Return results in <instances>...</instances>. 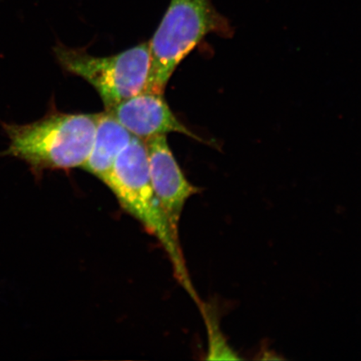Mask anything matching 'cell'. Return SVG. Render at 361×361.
I'll return each instance as SVG.
<instances>
[{
    "instance_id": "6da1fadb",
    "label": "cell",
    "mask_w": 361,
    "mask_h": 361,
    "mask_svg": "<svg viewBox=\"0 0 361 361\" xmlns=\"http://www.w3.org/2000/svg\"><path fill=\"white\" fill-rule=\"evenodd\" d=\"M98 114L52 110L35 123H1L10 147L0 157L19 158L35 176L47 170L82 168L92 150Z\"/></svg>"
},
{
    "instance_id": "7a4b0ae2",
    "label": "cell",
    "mask_w": 361,
    "mask_h": 361,
    "mask_svg": "<svg viewBox=\"0 0 361 361\" xmlns=\"http://www.w3.org/2000/svg\"><path fill=\"white\" fill-rule=\"evenodd\" d=\"M104 183L114 193L123 209L159 241L173 264L175 276L197 302L185 264L179 236L171 229L153 189L143 140L133 135L128 146L117 157Z\"/></svg>"
},
{
    "instance_id": "3957f363",
    "label": "cell",
    "mask_w": 361,
    "mask_h": 361,
    "mask_svg": "<svg viewBox=\"0 0 361 361\" xmlns=\"http://www.w3.org/2000/svg\"><path fill=\"white\" fill-rule=\"evenodd\" d=\"M230 37L229 20L213 0H171L168 10L148 42L150 69L143 92L164 94L177 67L207 35Z\"/></svg>"
},
{
    "instance_id": "277c9868",
    "label": "cell",
    "mask_w": 361,
    "mask_h": 361,
    "mask_svg": "<svg viewBox=\"0 0 361 361\" xmlns=\"http://www.w3.org/2000/svg\"><path fill=\"white\" fill-rule=\"evenodd\" d=\"M54 51L63 69L87 80L97 90L105 111L146 88L150 69L147 42L108 57L93 56L83 49L63 44L57 45Z\"/></svg>"
},
{
    "instance_id": "5b68a950",
    "label": "cell",
    "mask_w": 361,
    "mask_h": 361,
    "mask_svg": "<svg viewBox=\"0 0 361 361\" xmlns=\"http://www.w3.org/2000/svg\"><path fill=\"white\" fill-rule=\"evenodd\" d=\"M149 173L158 201L173 232L179 236V224L189 198L200 189L185 177L169 145L166 135L145 140Z\"/></svg>"
},
{
    "instance_id": "8992f818",
    "label": "cell",
    "mask_w": 361,
    "mask_h": 361,
    "mask_svg": "<svg viewBox=\"0 0 361 361\" xmlns=\"http://www.w3.org/2000/svg\"><path fill=\"white\" fill-rule=\"evenodd\" d=\"M106 111L143 141L156 135L178 133L203 142L176 117L161 94L142 92Z\"/></svg>"
},
{
    "instance_id": "52a82bcc",
    "label": "cell",
    "mask_w": 361,
    "mask_h": 361,
    "mask_svg": "<svg viewBox=\"0 0 361 361\" xmlns=\"http://www.w3.org/2000/svg\"><path fill=\"white\" fill-rule=\"evenodd\" d=\"M133 135L108 111L99 113L92 150L82 169L105 183L117 157Z\"/></svg>"
},
{
    "instance_id": "ba28073f",
    "label": "cell",
    "mask_w": 361,
    "mask_h": 361,
    "mask_svg": "<svg viewBox=\"0 0 361 361\" xmlns=\"http://www.w3.org/2000/svg\"><path fill=\"white\" fill-rule=\"evenodd\" d=\"M206 322L207 328H209V360H239L240 357L238 356L231 347L229 346L227 341L225 340L222 332H221L219 324L213 317H210L209 313L207 312Z\"/></svg>"
}]
</instances>
